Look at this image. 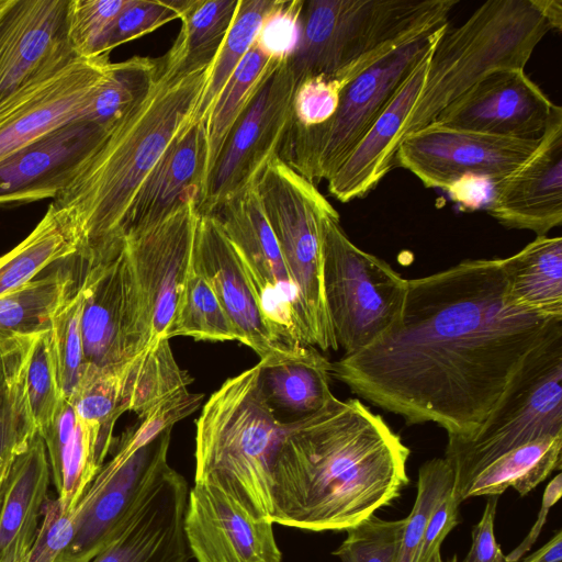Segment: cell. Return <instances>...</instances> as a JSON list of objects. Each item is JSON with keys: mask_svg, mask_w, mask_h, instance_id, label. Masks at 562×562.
Listing matches in <instances>:
<instances>
[{"mask_svg": "<svg viewBox=\"0 0 562 562\" xmlns=\"http://www.w3.org/2000/svg\"><path fill=\"white\" fill-rule=\"evenodd\" d=\"M499 259H467L407 280L400 319L364 349L331 362V375L407 425L436 423L468 438L525 357L562 331V317L504 301Z\"/></svg>", "mask_w": 562, "mask_h": 562, "instance_id": "cell-1", "label": "cell"}, {"mask_svg": "<svg viewBox=\"0 0 562 562\" xmlns=\"http://www.w3.org/2000/svg\"><path fill=\"white\" fill-rule=\"evenodd\" d=\"M409 453L380 415L357 398L335 396L284 423L272 467L271 521L348 530L400 496Z\"/></svg>", "mask_w": 562, "mask_h": 562, "instance_id": "cell-2", "label": "cell"}, {"mask_svg": "<svg viewBox=\"0 0 562 562\" xmlns=\"http://www.w3.org/2000/svg\"><path fill=\"white\" fill-rule=\"evenodd\" d=\"M210 69L176 77L160 66L148 93L115 123L53 199L52 203L71 217L79 248L98 249L124 239L123 227L137 190L192 121Z\"/></svg>", "mask_w": 562, "mask_h": 562, "instance_id": "cell-3", "label": "cell"}, {"mask_svg": "<svg viewBox=\"0 0 562 562\" xmlns=\"http://www.w3.org/2000/svg\"><path fill=\"white\" fill-rule=\"evenodd\" d=\"M194 483L220 487L271 520V481L284 423L268 403L258 363L227 379L195 422Z\"/></svg>", "mask_w": 562, "mask_h": 562, "instance_id": "cell-4", "label": "cell"}, {"mask_svg": "<svg viewBox=\"0 0 562 562\" xmlns=\"http://www.w3.org/2000/svg\"><path fill=\"white\" fill-rule=\"evenodd\" d=\"M458 0L303 1L286 61L296 82L328 75L345 85L403 44L447 24Z\"/></svg>", "mask_w": 562, "mask_h": 562, "instance_id": "cell-5", "label": "cell"}, {"mask_svg": "<svg viewBox=\"0 0 562 562\" xmlns=\"http://www.w3.org/2000/svg\"><path fill=\"white\" fill-rule=\"evenodd\" d=\"M551 26L535 0H490L434 47L425 83L406 119L402 139L432 123L486 75L525 69ZM400 145V144H398Z\"/></svg>", "mask_w": 562, "mask_h": 562, "instance_id": "cell-6", "label": "cell"}, {"mask_svg": "<svg viewBox=\"0 0 562 562\" xmlns=\"http://www.w3.org/2000/svg\"><path fill=\"white\" fill-rule=\"evenodd\" d=\"M562 435V331L532 349L480 427L448 437L453 488L486 465L536 440Z\"/></svg>", "mask_w": 562, "mask_h": 562, "instance_id": "cell-7", "label": "cell"}, {"mask_svg": "<svg viewBox=\"0 0 562 562\" xmlns=\"http://www.w3.org/2000/svg\"><path fill=\"white\" fill-rule=\"evenodd\" d=\"M255 186L297 291L303 344L337 350L323 289L321 221L331 204L279 156L266 165Z\"/></svg>", "mask_w": 562, "mask_h": 562, "instance_id": "cell-8", "label": "cell"}, {"mask_svg": "<svg viewBox=\"0 0 562 562\" xmlns=\"http://www.w3.org/2000/svg\"><path fill=\"white\" fill-rule=\"evenodd\" d=\"M323 289L337 347L358 352L401 317L407 280L383 259L356 246L330 205L323 214Z\"/></svg>", "mask_w": 562, "mask_h": 562, "instance_id": "cell-9", "label": "cell"}, {"mask_svg": "<svg viewBox=\"0 0 562 562\" xmlns=\"http://www.w3.org/2000/svg\"><path fill=\"white\" fill-rule=\"evenodd\" d=\"M447 29L403 44L350 80L330 121L306 132L289 128L279 157L314 186L327 181Z\"/></svg>", "mask_w": 562, "mask_h": 562, "instance_id": "cell-10", "label": "cell"}, {"mask_svg": "<svg viewBox=\"0 0 562 562\" xmlns=\"http://www.w3.org/2000/svg\"><path fill=\"white\" fill-rule=\"evenodd\" d=\"M74 259L82 272L81 331L91 368L119 367L149 345L137 283L121 243L98 250H77Z\"/></svg>", "mask_w": 562, "mask_h": 562, "instance_id": "cell-11", "label": "cell"}, {"mask_svg": "<svg viewBox=\"0 0 562 562\" xmlns=\"http://www.w3.org/2000/svg\"><path fill=\"white\" fill-rule=\"evenodd\" d=\"M171 429L124 459L104 463L74 510V535L54 562H90L130 525L171 468Z\"/></svg>", "mask_w": 562, "mask_h": 562, "instance_id": "cell-12", "label": "cell"}, {"mask_svg": "<svg viewBox=\"0 0 562 562\" xmlns=\"http://www.w3.org/2000/svg\"><path fill=\"white\" fill-rule=\"evenodd\" d=\"M296 85L285 58L228 134L205 180L199 213L214 214L227 199L254 184L279 156L292 122Z\"/></svg>", "mask_w": 562, "mask_h": 562, "instance_id": "cell-13", "label": "cell"}, {"mask_svg": "<svg viewBox=\"0 0 562 562\" xmlns=\"http://www.w3.org/2000/svg\"><path fill=\"white\" fill-rule=\"evenodd\" d=\"M213 215L232 243L270 327L286 346H304L297 291L255 183L227 199Z\"/></svg>", "mask_w": 562, "mask_h": 562, "instance_id": "cell-14", "label": "cell"}, {"mask_svg": "<svg viewBox=\"0 0 562 562\" xmlns=\"http://www.w3.org/2000/svg\"><path fill=\"white\" fill-rule=\"evenodd\" d=\"M70 0L0 5V114L78 56L69 40Z\"/></svg>", "mask_w": 562, "mask_h": 562, "instance_id": "cell-15", "label": "cell"}, {"mask_svg": "<svg viewBox=\"0 0 562 562\" xmlns=\"http://www.w3.org/2000/svg\"><path fill=\"white\" fill-rule=\"evenodd\" d=\"M539 139L488 135L432 122L402 139L396 167L411 171L426 188L451 190L468 179L494 184L517 169Z\"/></svg>", "mask_w": 562, "mask_h": 562, "instance_id": "cell-16", "label": "cell"}, {"mask_svg": "<svg viewBox=\"0 0 562 562\" xmlns=\"http://www.w3.org/2000/svg\"><path fill=\"white\" fill-rule=\"evenodd\" d=\"M198 215V200L192 198L159 222L124 235L149 329L148 346L166 339L191 266Z\"/></svg>", "mask_w": 562, "mask_h": 562, "instance_id": "cell-17", "label": "cell"}, {"mask_svg": "<svg viewBox=\"0 0 562 562\" xmlns=\"http://www.w3.org/2000/svg\"><path fill=\"white\" fill-rule=\"evenodd\" d=\"M183 532L196 562H282L273 522L214 485L194 483L189 490Z\"/></svg>", "mask_w": 562, "mask_h": 562, "instance_id": "cell-18", "label": "cell"}, {"mask_svg": "<svg viewBox=\"0 0 562 562\" xmlns=\"http://www.w3.org/2000/svg\"><path fill=\"white\" fill-rule=\"evenodd\" d=\"M555 105L525 69H498L476 82L434 122L488 135L539 139Z\"/></svg>", "mask_w": 562, "mask_h": 562, "instance_id": "cell-19", "label": "cell"}, {"mask_svg": "<svg viewBox=\"0 0 562 562\" xmlns=\"http://www.w3.org/2000/svg\"><path fill=\"white\" fill-rule=\"evenodd\" d=\"M487 213L512 229L547 236L562 223V109L555 105L533 153L493 184Z\"/></svg>", "mask_w": 562, "mask_h": 562, "instance_id": "cell-20", "label": "cell"}, {"mask_svg": "<svg viewBox=\"0 0 562 562\" xmlns=\"http://www.w3.org/2000/svg\"><path fill=\"white\" fill-rule=\"evenodd\" d=\"M110 130L74 121L0 160V206L55 199Z\"/></svg>", "mask_w": 562, "mask_h": 562, "instance_id": "cell-21", "label": "cell"}, {"mask_svg": "<svg viewBox=\"0 0 562 562\" xmlns=\"http://www.w3.org/2000/svg\"><path fill=\"white\" fill-rule=\"evenodd\" d=\"M109 56L76 58L0 114V160L74 121H82L110 65Z\"/></svg>", "mask_w": 562, "mask_h": 562, "instance_id": "cell-22", "label": "cell"}, {"mask_svg": "<svg viewBox=\"0 0 562 562\" xmlns=\"http://www.w3.org/2000/svg\"><path fill=\"white\" fill-rule=\"evenodd\" d=\"M191 263L210 283L238 341L260 360L296 348L286 346L266 321L241 262L213 214L198 215Z\"/></svg>", "mask_w": 562, "mask_h": 562, "instance_id": "cell-23", "label": "cell"}, {"mask_svg": "<svg viewBox=\"0 0 562 562\" xmlns=\"http://www.w3.org/2000/svg\"><path fill=\"white\" fill-rule=\"evenodd\" d=\"M432 49L417 64L384 111L327 180L328 192L336 200L347 203L366 196L396 168L400 136L425 83Z\"/></svg>", "mask_w": 562, "mask_h": 562, "instance_id": "cell-24", "label": "cell"}, {"mask_svg": "<svg viewBox=\"0 0 562 562\" xmlns=\"http://www.w3.org/2000/svg\"><path fill=\"white\" fill-rule=\"evenodd\" d=\"M206 159L204 121H190L137 190L126 215L123 237L159 222L192 198L199 204L206 177Z\"/></svg>", "mask_w": 562, "mask_h": 562, "instance_id": "cell-25", "label": "cell"}, {"mask_svg": "<svg viewBox=\"0 0 562 562\" xmlns=\"http://www.w3.org/2000/svg\"><path fill=\"white\" fill-rule=\"evenodd\" d=\"M50 468L38 431L15 458L0 505V562H25L47 499Z\"/></svg>", "mask_w": 562, "mask_h": 562, "instance_id": "cell-26", "label": "cell"}, {"mask_svg": "<svg viewBox=\"0 0 562 562\" xmlns=\"http://www.w3.org/2000/svg\"><path fill=\"white\" fill-rule=\"evenodd\" d=\"M186 496L161 485L153 491L126 529L90 562H189L183 532Z\"/></svg>", "mask_w": 562, "mask_h": 562, "instance_id": "cell-27", "label": "cell"}, {"mask_svg": "<svg viewBox=\"0 0 562 562\" xmlns=\"http://www.w3.org/2000/svg\"><path fill=\"white\" fill-rule=\"evenodd\" d=\"M40 434L46 447L57 499L65 512L74 510L104 464L110 448L79 420L66 398Z\"/></svg>", "mask_w": 562, "mask_h": 562, "instance_id": "cell-28", "label": "cell"}, {"mask_svg": "<svg viewBox=\"0 0 562 562\" xmlns=\"http://www.w3.org/2000/svg\"><path fill=\"white\" fill-rule=\"evenodd\" d=\"M263 393L271 407L299 418L325 407L330 391L331 362L315 347L300 346L258 362Z\"/></svg>", "mask_w": 562, "mask_h": 562, "instance_id": "cell-29", "label": "cell"}, {"mask_svg": "<svg viewBox=\"0 0 562 562\" xmlns=\"http://www.w3.org/2000/svg\"><path fill=\"white\" fill-rule=\"evenodd\" d=\"M504 301L514 308L562 317V238L537 236L518 252L499 259Z\"/></svg>", "mask_w": 562, "mask_h": 562, "instance_id": "cell-30", "label": "cell"}, {"mask_svg": "<svg viewBox=\"0 0 562 562\" xmlns=\"http://www.w3.org/2000/svg\"><path fill=\"white\" fill-rule=\"evenodd\" d=\"M60 263L61 267L0 297V350L50 329L56 311L74 286L70 256Z\"/></svg>", "mask_w": 562, "mask_h": 562, "instance_id": "cell-31", "label": "cell"}, {"mask_svg": "<svg viewBox=\"0 0 562 562\" xmlns=\"http://www.w3.org/2000/svg\"><path fill=\"white\" fill-rule=\"evenodd\" d=\"M239 0H189L181 30L161 59L162 69L186 77L211 67L231 27Z\"/></svg>", "mask_w": 562, "mask_h": 562, "instance_id": "cell-32", "label": "cell"}, {"mask_svg": "<svg viewBox=\"0 0 562 562\" xmlns=\"http://www.w3.org/2000/svg\"><path fill=\"white\" fill-rule=\"evenodd\" d=\"M34 339H22L0 350V505L15 458L37 431L25 387Z\"/></svg>", "mask_w": 562, "mask_h": 562, "instance_id": "cell-33", "label": "cell"}, {"mask_svg": "<svg viewBox=\"0 0 562 562\" xmlns=\"http://www.w3.org/2000/svg\"><path fill=\"white\" fill-rule=\"evenodd\" d=\"M79 245L71 217L50 203L30 235L0 257V297L26 284L50 265L74 255Z\"/></svg>", "mask_w": 562, "mask_h": 562, "instance_id": "cell-34", "label": "cell"}, {"mask_svg": "<svg viewBox=\"0 0 562 562\" xmlns=\"http://www.w3.org/2000/svg\"><path fill=\"white\" fill-rule=\"evenodd\" d=\"M283 60L269 56L254 42L234 70L204 120L207 145L205 180L228 134Z\"/></svg>", "mask_w": 562, "mask_h": 562, "instance_id": "cell-35", "label": "cell"}, {"mask_svg": "<svg viewBox=\"0 0 562 562\" xmlns=\"http://www.w3.org/2000/svg\"><path fill=\"white\" fill-rule=\"evenodd\" d=\"M191 382L189 373L177 363L169 339H161L123 364V411L134 412L139 418L169 397L188 391Z\"/></svg>", "mask_w": 562, "mask_h": 562, "instance_id": "cell-36", "label": "cell"}, {"mask_svg": "<svg viewBox=\"0 0 562 562\" xmlns=\"http://www.w3.org/2000/svg\"><path fill=\"white\" fill-rule=\"evenodd\" d=\"M160 66V60L140 56L110 63L82 121L112 128L148 93Z\"/></svg>", "mask_w": 562, "mask_h": 562, "instance_id": "cell-37", "label": "cell"}, {"mask_svg": "<svg viewBox=\"0 0 562 562\" xmlns=\"http://www.w3.org/2000/svg\"><path fill=\"white\" fill-rule=\"evenodd\" d=\"M277 0H239L235 16L211 66L192 122L204 121L220 92L252 46Z\"/></svg>", "mask_w": 562, "mask_h": 562, "instance_id": "cell-38", "label": "cell"}, {"mask_svg": "<svg viewBox=\"0 0 562 562\" xmlns=\"http://www.w3.org/2000/svg\"><path fill=\"white\" fill-rule=\"evenodd\" d=\"M176 336L204 341L238 340L213 289L192 263L165 338Z\"/></svg>", "mask_w": 562, "mask_h": 562, "instance_id": "cell-39", "label": "cell"}, {"mask_svg": "<svg viewBox=\"0 0 562 562\" xmlns=\"http://www.w3.org/2000/svg\"><path fill=\"white\" fill-rule=\"evenodd\" d=\"M85 295L79 285L56 311L49 329V341L57 380L64 398L68 400L86 374V359L81 331Z\"/></svg>", "mask_w": 562, "mask_h": 562, "instance_id": "cell-40", "label": "cell"}, {"mask_svg": "<svg viewBox=\"0 0 562 562\" xmlns=\"http://www.w3.org/2000/svg\"><path fill=\"white\" fill-rule=\"evenodd\" d=\"M123 364L106 369L89 367L77 389L67 400L79 420L94 430L108 448L111 447L114 425L124 413Z\"/></svg>", "mask_w": 562, "mask_h": 562, "instance_id": "cell-41", "label": "cell"}, {"mask_svg": "<svg viewBox=\"0 0 562 562\" xmlns=\"http://www.w3.org/2000/svg\"><path fill=\"white\" fill-rule=\"evenodd\" d=\"M452 486L453 472L445 458L431 459L419 468L416 499L405 518L395 562H414L432 513Z\"/></svg>", "mask_w": 562, "mask_h": 562, "instance_id": "cell-42", "label": "cell"}, {"mask_svg": "<svg viewBox=\"0 0 562 562\" xmlns=\"http://www.w3.org/2000/svg\"><path fill=\"white\" fill-rule=\"evenodd\" d=\"M189 0H126L99 43L97 56L180 19Z\"/></svg>", "mask_w": 562, "mask_h": 562, "instance_id": "cell-43", "label": "cell"}, {"mask_svg": "<svg viewBox=\"0 0 562 562\" xmlns=\"http://www.w3.org/2000/svg\"><path fill=\"white\" fill-rule=\"evenodd\" d=\"M405 518L385 520L374 514L349 528L333 552L341 562H395Z\"/></svg>", "mask_w": 562, "mask_h": 562, "instance_id": "cell-44", "label": "cell"}, {"mask_svg": "<svg viewBox=\"0 0 562 562\" xmlns=\"http://www.w3.org/2000/svg\"><path fill=\"white\" fill-rule=\"evenodd\" d=\"M25 387L30 408L40 432L50 423L64 398L52 355L49 330L33 340L26 363Z\"/></svg>", "mask_w": 562, "mask_h": 562, "instance_id": "cell-45", "label": "cell"}, {"mask_svg": "<svg viewBox=\"0 0 562 562\" xmlns=\"http://www.w3.org/2000/svg\"><path fill=\"white\" fill-rule=\"evenodd\" d=\"M346 85L328 75H314L297 82L292 100L291 130L312 131L334 116Z\"/></svg>", "mask_w": 562, "mask_h": 562, "instance_id": "cell-46", "label": "cell"}, {"mask_svg": "<svg viewBox=\"0 0 562 562\" xmlns=\"http://www.w3.org/2000/svg\"><path fill=\"white\" fill-rule=\"evenodd\" d=\"M126 0H70L68 32L75 54L94 58L104 33Z\"/></svg>", "mask_w": 562, "mask_h": 562, "instance_id": "cell-47", "label": "cell"}, {"mask_svg": "<svg viewBox=\"0 0 562 562\" xmlns=\"http://www.w3.org/2000/svg\"><path fill=\"white\" fill-rule=\"evenodd\" d=\"M304 0H277L266 16L255 42L269 56L285 59L294 50Z\"/></svg>", "mask_w": 562, "mask_h": 562, "instance_id": "cell-48", "label": "cell"}, {"mask_svg": "<svg viewBox=\"0 0 562 562\" xmlns=\"http://www.w3.org/2000/svg\"><path fill=\"white\" fill-rule=\"evenodd\" d=\"M74 510L65 512L57 497L46 499L42 510L41 526L25 562L56 560L72 539Z\"/></svg>", "mask_w": 562, "mask_h": 562, "instance_id": "cell-49", "label": "cell"}, {"mask_svg": "<svg viewBox=\"0 0 562 562\" xmlns=\"http://www.w3.org/2000/svg\"><path fill=\"white\" fill-rule=\"evenodd\" d=\"M459 505L452 486L432 513L414 562H434L440 554L442 541L459 522Z\"/></svg>", "mask_w": 562, "mask_h": 562, "instance_id": "cell-50", "label": "cell"}, {"mask_svg": "<svg viewBox=\"0 0 562 562\" xmlns=\"http://www.w3.org/2000/svg\"><path fill=\"white\" fill-rule=\"evenodd\" d=\"M498 496H488L480 521L472 530V542L464 562H506L494 532Z\"/></svg>", "mask_w": 562, "mask_h": 562, "instance_id": "cell-51", "label": "cell"}, {"mask_svg": "<svg viewBox=\"0 0 562 562\" xmlns=\"http://www.w3.org/2000/svg\"><path fill=\"white\" fill-rule=\"evenodd\" d=\"M562 494V475L557 474L547 485L542 496L541 508L536 522L525 539L508 555H505L506 562H516L521 559L538 539L541 529L546 522L549 509L560 499Z\"/></svg>", "mask_w": 562, "mask_h": 562, "instance_id": "cell-52", "label": "cell"}, {"mask_svg": "<svg viewBox=\"0 0 562 562\" xmlns=\"http://www.w3.org/2000/svg\"><path fill=\"white\" fill-rule=\"evenodd\" d=\"M516 562H562V532L559 530L544 546L536 552Z\"/></svg>", "mask_w": 562, "mask_h": 562, "instance_id": "cell-53", "label": "cell"}, {"mask_svg": "<svg viewBox=\"0 0 562 562\" xmlns=\"http://www.w3.org/2000/svg\"><path fill=\"white\" fill-rule=\"evenodd\" d=\"M548 20L551 30L561 31L562 29V0H535Z\"/></svg>", "mask_w": 562, "mask_h": 562, "instance_id": "cell-54", "label": "cell"}, {"mask_svg": "<svg viewBox=\"0 0 562 562\" xmlns=\"http://www.w3.org/2000/svg\"><path fill=\"white\" fill-rule=\"evenodd\" d=\"M434 562H442L441 559H440V555L436 557Z\"/></svg>", "mask_w": 562, "mask_h": 562, "instance_id": "cell-55", "label": "cell"}, {"mask_svg": "<svg viewBox=\"0 0 562 562\" xmlns=\"http://www.w3.org/2000/svg\"><path fill=\"white\" fill-rule=\"evenodd\" d=\"M4 0H0V5L3 3Z\"/></svg>", "mask_w": 562, "mask_h": 562, "instance_id": "cell-56", "label": "cell"}]
</instances>
